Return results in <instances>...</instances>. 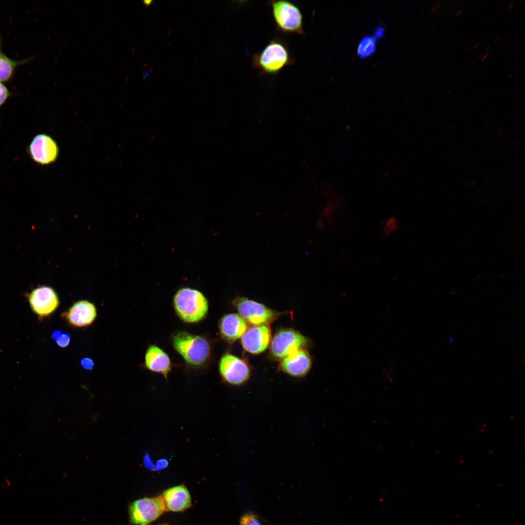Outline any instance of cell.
I'll return each mask as SVG.
<instances>
[{
	"label": "cell",
	"instance_id": "cell-1",
	"mask_svg": "<svg viewBox=\"0 0 525 525\" xmlns=\"http://www.w3.org/2000/svg\"><path fill=\"white\" fill-rule=\"evenodd\" d=\"M252 59L253 67L260 73L269 75L277 74L295 62L288 44L278 38L271 39L261 52L253 55Z\"/></svg>",
	"mask_w": 525,
	"mask_h": 525
},
{
	"label": "cell",
	"instance_id": "cell-2",
	"mask_svg": "<svg viewBox=\"0 0 525 525\" xmlns=\"http://www.w3.org/2000/svg\"><path fill=\"white\" fill-rule=\"evenodd\" d=\"M172 342L175 350L191 366H202L210 357V344L202 336L178 332L172 335Z\"/></svg>",
	"mask_w": 525,
	"mask_h": 525
},
{
	"label": "cell",
	"instance_id": "cell-3",
	"mask_svg": "<svg viewBox=\"0 0 525 525\" xmlns=\"http://www.w3.org/2000/svg\"><path fill=\"white\" fill-rule=\"evenodd\" d=\"M175 311L183 321L195 323L203 319L207 314L208 302L199 291L188 287L180 289L173 299Z\"/></svg>",
	"mask_w": 525,
	"mask_h": 525
},
{
	"label": "cell",
	"instance_id": "cell-4",
	"mask_svg": "<svg viewBox=\"0 0 525 525\" xmlns=\"http://www.w3.org/2000/svg\"><path fill=\"white\" fill-rule=\"evenodd\" d=\"M269 5L276 27L283 33L303 35V15L299 8L292 1L271 0Z\"/></svg>",
	"mask_w": 525,
	"mask_h": 525
},
{
	"label": "cell",
	"instance_id": "cell-5",
	"mask_svg": "<svg viewBox=\"0 0 525 525\" xmlns=\"http://www.w3.org/2000/svg\"><path fill=\"white\" fill-rule=\"evenodd\" d=\"M165 509L161 496L137 500L129 506L130 522L135 525H146L158 519Z\"/></svg>",
	"mask_w": 525,
	"mask_h": 525
},
{
	"label": "cell",
	"instance_id": "cell-6",
	"mask_svg": "<svg viewBox=\"0 0 525 525\" xmlns=\"http://www.w3.org/2000/svg\"><path fill=\"white\" fill-rule=\"evenodd\" d=\"M232 304L244 320L253 326L267 325L278 315L275 311L263 304L244 297H237Z\"/></svg>",
	"mask_w": 525,
	"mask_h": 525
},
{
	"label": "cell",
	"instance_id": "cell-7",
	"mask_svg": "<svg viewBox=\"0 0 525 525\" xmlns=\"http://www.w3.org/2000/svg\"><path fill=\"white\" fill-rule=\"evenodd\" d=\"M27 297L32 311L39 319L50 316L58 308L60 303L57 294L49 286L36 287L27 294Z\"/></svg>",
	"mask_w": 525,
	"mask_h": 525
},
{
	"label": "cell",
	"instance_id": "cell-8",
	"mask_svg": "<svg viewBox=\"0 0 525 525\" xmlns=\"http://www.w3.org/2000/svg\"><path fill=\"white\" fill-rule=\"evenodd\" d=\"M27 153L35 163L46 166L53 163L59 153L58 145L54 140L45 133L35 135L27 147Z\"/></svg>",
	"mask_w": 525,
	"mask_h": 525
},
{
	"label": "cell",
	"instance_id": "cell-9",
	"mask_svg": "<svg viewBox=\"0 0 525 525\" xmlns=\"http://www.w3.org/2000/svg\"><path fill=\"white\" fill-rule=\"evenodd\" d=\"M308 339L299 332L292 329H283L274 335L270 350L272 356L282 359L290 354L306 347Z\"/></svg>",
	"mask_w": 525,
	"mask_h": 525
},
{
	"label": "cell",
	"instance_id": "cell-10",
	"mask_svg": "<svg viewBox=\"0 0 525 525\" xmlns=\"http://www.w3.org/2000/svg\"><path fill=\"white\" fill-rule=\"evenodd\" d=\"M219 371L223 379L233 385L246 382L250 376V369L246 362L229 353L223 355L219 363Z\"/></svg>",
	"mask_w": 525,
	"mask_h": 525
},
{
	"label": "cell",
	"instance_id": "cell-11",
	"mask_svg": "<svg viewBox=\"0 0 525 525\" xmlns=\"http://www.w3.org/2000/svg\"><path fill=\"white\" fill-rule=\"evenodd\" d=\"M97 315L95 305L84 300L74 303L61 315L70 326L81 328L91 325L96 319Z\"/></svg>",
	"mask_w": 525,
	"mask_h": 525
},
{
	"label": "cell",
	"instance_id": "cell-12",
	"mask_svg": "<svg viewBox=\"0 0 525 525\" xmlns=\"http://www.w3.org/2000/svg\"><path fill=\"white\" fill-rule=\"evenodd\" d=\"M271 340L270 330L267 325L253 326L241 337L244 349L252 354H259L268 347Z\"/></svg>",
	"mask_w": 525,
	"mask_h": 525
},
{
	"label": "cell",
	"instance_id": "cell-13",
	"mask_svg": "<svg viewBox=\"0 0 525 525\" xmlns=\"http://www.w3.org/2000/svg\"><path fill=\"white\" fill-rule=\"evenodd\" d=\"M218 327L222 337L230 343L241 337L248 329L247 322L239 314L236 313L223 316L219 321Z\"/></svg>",
	"mask_w": 525,
	"mask_h": 525
},
{
	"label": "cell",
	"instance_id": "cell-14",
	"mask_svg": "<svg viewBox=\"0 0 525 525\" xmlns=\"http://www.w3.org/2000/svg\"><path fill=\"white\" fill-rule=\"evenodd\" d=\"M311 360L307 351L299 349L282 359L281 369L285 373L296 377L306 375L310 369Z\"/></svg>",
	"mask_w": 525,
	"mask_h": 525
},
{
	"label": "cell",
	"instance_id": "cell-15",
	"mask_svg": "<svg viewBox=\"0 0 525 525\" xmlns=\"http://www.w3.org/2000/svg\"><path fill=\"white\" fill-rule=\"evenodd\" d=\"M144 364L149 370L161 374L166 379L172 365L168 354L155 345L150 346L145 354Z\"/></svg>",
	"mask_w": 525,
	"mask_h": 525
},
{
	"label": "cell",
	"instance_id": "cell-16",
	"mask_svg": "<svg viewBox=\"0 0 525 525\" xmlns=\"http://www.w3.org/2000/svg\"><path fill=\"white\" fill-rule=\"evenodd\" d=\"M166 509L178 512L182 511L191 506V498L187 489L183 485L169 488L163 494Z\"/></svg>",
	"mask_w": 525,
	"mask_h": 525
},
{
	"label": "cell",
	"instance_id": "cell-17",
	"mask_svg": "<svg viewBox=\"0 0 525 525\" xmlns=\"http://www.w3.org/2000/svg\"><path fill=\"white\" fill-rule=\"evenodd\" d=\"M2 42L0 34V82L3 83L12 79L18 66L30 62L33 58L29 57L21 60L12 59L2 52Z\"/></svg>",
	"mask_w": 525,
	"mask_h": 525
},
{
	"label": "cell",
	"instance_id": "cell-18",
	"mask_svg": "<svg viewBox=\"0 0 525 525\" xmlns=\"http://www.w3.org/2000/svg\"><path fill=\"white\" fill-rule=\"evenodd\" d=\"M377 39L374 35L366 36L362 38L358 46V55L364 58L372 54L376 49Z\"/></svg>",
	"mask_w": 525,
	"mask_h": 525
},
{
	"label": "cell",
	"instance_id": "cell-19",
	"mask_svg": "<svg viewBox=\"0 0 525 525\" xmlns=\"http://www.w3.org/2000/svg\"><path fill=\"white\" fill-rule=\"evenodd\" d=\"M400 227L398 218L395 216L388 217L384 222L382 228V234L385 237H389L397 232Z\"/></svg>",
	"mask_w": 525,
	"mask_h": 525
},
{
	"label": "cell",
	"instance_id": "cell-20",
	"mask_svg": "<svg viewBox=\"0 0 525 525\" xmlns=\"http://www.w3.org/2000/svg\"><path fill=\"white\" fill-rule=\"evenodd\" d=\"M52 338L57 345L61 348L68 346L70 341L69 333H63L59 330L54 331L52 334Z\"/></svg>",
	"mask_w": 525,
	"mask_h": 525
},
{
	"label": "cell",
	"instance_id": "cell-21",
	"mask_svg": "<svg viewBox=\"0 0 525 525\" xmlns=\"http://www.w3.org/2000/svg\"><path fill=\"white\" fill-rule=\"evenodd\" d=\"M240 525H262L258 517L252 513H245L240 520Z\"/></svg>",
	"mask_w": 525,
	"mask_h": 525
},
{
	"label": "cell",
	"instance_id": "cell-22",
	"mask_svg": "<svg viewBox=\"0 0 525 525\" xmlns=\"http://www.w3.org/2000/svg\"><path fill=\"white\" fill-rule=\"evenodd\" d=\"M14 94L4 84L0 82V109L7 100Z\"/></svg>",
	"mask_w": 525,
	"mask_h": 525
},
{
	"label": "cell",
	"instance_id": "cell-23",
	"mask_svg": "<svg viewBox=\"0 0 525 525\" xmlns=\"http://www.w3.org/2000/svg\"><path fill=\"white\" fill-rule=\"evenodd\" d=\"M80 365L85 369L91 370L94 367V362L91 358L85 357L81 359L80 361Z\"/></svg>",
	"mask_w": 525,
	"mask_h": 525
},
{
	"label": "cell",
	"instance_id": "cell-24",
	"mask_svg": "<svg viewBox=\"0 0 525 525\" xmlns=\"http://www.w3.org/2000/svg\"><path fill=\"white\" fill-rule=\"evenodd\" d=\"M385 29L382 27L376 28L375 31V37L377 39L383 37L385 35Z\"/></svg>",
	"mask_w": 525,
	"mask_h": 525
},
{
	"label": "cell",
	"instance_id": "cell-25",
	"mask_svg": "<svg viewBox=\"0 0 525 525\" xmlns=\"http://www.w3.org/2000/svg\"><path fill=\"white\" fill-rule=\"evenodd\" d=\"M442 4V2H439L438 4H435L432 8V11L434 12L436 9H438Z\"/></svg>",
	"mask_w": 525,
	"mask_h": 525
},
{
	"label": "cell",
	"instance_id": "cell-26",
	"mask_svg": "<svg viewBox=\"0 0 525 525\" xmlns=\"http://www.w3.org/2000/svg\"><path fill=\"white\" fill-rule=\"evenodd\" d=\"M515 5V2H511L509 4V5H508V11H509L511 10L514 8Z\"/></svg>",
	"mask_w": 525,
	"mask_h": 525
},
{
	"label": "cell",
	"instance_id": "cell-27",
	"mask_svg": "<svg viewBox=\"0 0 525 525\" xmlns=\"http://www.w3.org/2000/svg\"><path fill=\"white\" fill-rule=\"evenodd\" d=\"M489 54V52H486V53H485V54H484V56H483V57H482V59H481V61H485V60L486 59L487 57H488V56Z\"/></svg>",
	"mask_w": 525,
	"mask_h": 525
},
{
	"label": "cell",
	"instance_id": "cell-28",
	"mask_svg": "<svg viewBox=\"0 0 525 525\" xmlns=\"http://www.w3.org/2000/svg\"><path fill=\"white\" fill-rule=\"evenodd\" d=\"M462 10H458V11H457V12H456V16L457 17H458V16H460V15H461V14L462 13Z\"/></svg>",
	"mask_w": 525,
	"mask_h": 525
},
{
	"label": "cell",
	"instance_id": "cell-29",
	"mask_svg": "<svg viewBox=\"0 0 525 525\" xmlns=\"http://www.w3.org/2000/svg\"><path fill=\"white\" fill-rule=\"evenodd\" d=\"M148 75H149L148 72L144 71L143 74V76L144 78H145V77H147L148 76Z\"/></svg>",
	"mask_w": 525,
	"mask_h": 525
},
{
	"label": "cell",
	"instance_id": "cell-30",
	"mask_svg": "<svg viewBox=\"0 0 525 525\" xmlns=\"http://www.w3.org/2000/svg\"><path fill=\"white\" fill-rule=\"evenodd\" d=\"M498 38H499V36H496V37H495V38H494V39L493 40V41H492V43H496V41H497V40L498 39Z\"/></svg>",
	"mask_w": 525,
	"mask_h": 525
},
{
	"label": "cell",
	"instance_id": "cell-31",
	"mask_svg": "<svg viewBox=\"0 0 525 525\" xmlns=\"http://www.w3.org/2000/svg\"><path fill=\"white\" fill-rule=\"evenodd\" d=\"M479 44H480L479 43H476V45L474 46V47L473 48V49L474 50L477 49V48L478 47Z\"/></svg>",
	"mask_w": 525,
	"mask_h": 525
},
{
	"label": "cell",
	"instance_id": "cell-32",
	"mask_svg": "<svg viewBox=\"0 0 525 525\" xmlns=\"http://www.w3.org/2000/svg\"><path fill=\"white\" fill-rule=\"evenodd\" d=\"M452 89H449V91L447 93V95H450L452 93Z\"/></svg>",
	"mask_w": 525,
	"mask_h": 525
},
{
	"label": "cell",
	"instance_id": "cell-33",
	"mask_svg": "<svg viewBox=\"0 0 525 525\" xmlns=\"http://www.w3.org/2000/svg\"><path fill=\"white\" fill-rule=\"evenodd\" d=\"M506 40H507V39H506V38H504V39H503V40H501V41H500V44H503V43H504V42H505V41H506Z\"/></svg>",
	"mask_w": 525,
	"mask_h": 525
},
{
	"label": "cell",
	"instance_id": "cell-34",
	"mask_svg": "<svg viewBox=\"0 0 525 525\" xmlns=\"http://www.w3.org/2000/svg\"><path fill=\"white\" fill-rule=\"evenodd\" d=\"M502 129H503V127H502V126H501V127H499V129H498L497 130V131H498V132H501V130H502Z\"/></svg>",
	"mask_w": 525,
	"mask_h": 525
},
{
	"label": "cell",
	"instance_id": "cell-35",
	"mask_svg": "<svg viewBox=\"0 0 525 525\" xmlns=\"http://www.w3.org/2000/svg\"><path fill=\"white\" fill-rule=\"evenodd\" d=\"M435 29H436V27H433V28H432V30H431V32H430V33H433V32H434V31H435Z\"/></svg>",
	"mask_w": 525,
	"mask_h": 525
},
{
	"label": "cell",
	"instance_id": "cell-36",
	"mask_svg": "<svg viewBox=\"0 0 525 525\" xmlns=\"http://www.w3.org/2000/svg\"><path fill=\"white\" fill-rule=\"evenodd\" d=\"M482 57H483L482 55V54H480V55H479V56L478 57V60H481V59H482Z\"/></svg>",
	"mask_w": 525,
	"mask_h": 525
},
{
	"label": "cell",
	"instance_id": "cell-37",
	"mask_svg": "<svg viewBox=\"0 0 525 525\" xmlns=\"http://www.w3.org/2000/svg\"><path fill=\"white\" fill-rule=\"evenodd\" d=\"M514 44H515V42H512V44L510 45V48L512 47L513 46H514Z\"/></svg>",
	"mask_w": 525,
	"mask_h": 525
},
{
	"label": "cell",
	"instance_id": "cell-38",
	"mask_svg": "<svg viewBox=\"0 0 525 525\" xmlns=\"http://www.w3.org/2000/svg\"><path fill=\"white\" fill-rule=\"evenodd\" d=\"M501 135V132H499V133L498 135H497L496 137H499Z\"/></svg>",
	"mask_w": 525,
	"mask_h": 525
},
{
	"label": "cell",
	"instance_id": "cell-39",
	"mask_svg": "<svg viewBox=\"0 0 525 525\" xmlns=\"http://www.w3.org/2000/svg\"><path fill=\"white\" fill-rule=\"evenodd\" d=\"M478 135H479V133H477L476 134V135H475V136H474V138H476V137H477V136H478Z\"/></svg>",
	"mask_w": 525,
	"mask_h": 525
},
{
	"label": "cell",
	"instance_id": "cell-40",
	"mask_svg": "<svg viewBox=\"0 0 525 525\" xmlns=\"http://www.w3.org/2000/svg\"><path fill=\"white\" fill-rule=\"evenodd\" d=\"M478 8H479V7H478V6H477V7H476V9H475V10H474V11H475V12H476V11H477V10L478 9Z\"/></svg>",
	"mask_w": 525,
	"mask_h": 525
},
{
	"label": "cell",
	"instance_id": "cell-41",
	"mask_svg": "<svg viewBox=\"0 0 525 525\" xmlns=\"http://www.w3.org/2000/svg\"><path fill=\"white\" fill-rule=\"evenodd\" d=\"M489 126H490V123L488 124V125L487 126H486L485 128H487Z\"/></svg>",
	"mask_w": 525,
	"mask_h": 525
},
{
	"label": "cell",
	"instance_id": "cell-42",
	"mask_svg": "<svg viewBox=\"0 0 525 525\" xmlns=\"http://www.w3.org/2000/svg\"><path fill=\"white\" fill-rule=\"evenodd\" d=\"M507 150V149H506L504 150L503 151V152H505V151H506Z\"/></svg>",
	"mask_w": 525,
	"mask_h": 525
},
{
	"label": "cell",
	"instance_id": "cell-43",
	"mask_svg": "<svg viewBox=\"0 0 525 525\" xmlns=\"http://www.w3.org/2000/svg\"></svg>",
	"mask_w": 525,
	"mask_h": 525
}]
</instances>
